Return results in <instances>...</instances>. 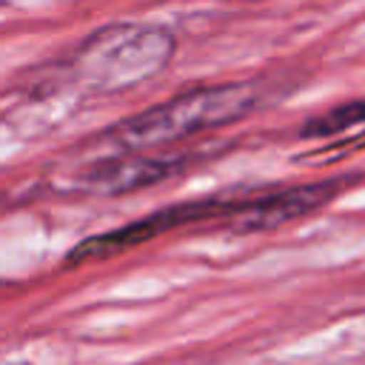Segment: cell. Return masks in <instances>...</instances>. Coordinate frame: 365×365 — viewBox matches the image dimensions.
I'll use <instances>...</instances> for the list:
<instances>
[{"label":"cell","mask_w":365,"mask_h":365,"mask_svg":"<svg viewBox=\"0 0 365 365\" xmlns=\"http://www.w3.org/2000/svg\"><path fill=\"white\" fill-rule=\"evenodd\" d=\"M351 180L354 177H331V180H319V182L288 185V188H277V191L257 194L248 200H237V205L231 208L228 217H222V222L234 234L271 231L291 220H299V217H308V214L325 208L351 185Z\"/></svg>","instance_id":"cell-4"},{"label":"cell","mask_w":365,"mask_h":365,"mask_svg":"<svg viewBox=\"0 0 365 365\" xmlns=\"http://www.w3.org/2000/svg\"><path fill=\"white\" fill-rule=\"evenodd\" d=\"M177 40L163 26L111 23L88 34L63 63V74L91 91H125L157 77L174 57Z\"/></svg>","instance_id":"cell-2"},{"label":"cell","mask_w":365,"mask_h":365,"mask_svg":"<svg viewBox=\"0 0 365 365\" xmlns=\"http://www.w3.org/2000/svg\"><path fill=\"white\" fill-rule=\"evenodd\" d=\"M188 154H168V157H143V154H125V157H108L86 171L77 174L74 185L88 194H128L137 188H148L160 180H168L180 174L188 165Z\"/></svg>","instance_id":"cell-5"},{"label":"cell","mask_w":365,"mask_h":365,"mask_svg":"<svg viewBox=\"0 0 365 365\" xmlns=\"http://www.w3.org/2000/svg\"><path fill=\"white\" fill-rule=\"evenodd\" d=\"M257 100H259V88L254 83H220V86L191 88L128 120L114 123L103 134V140L125 151L157 148L174 140L234 125L254 111Z\"/></svg>","instance_id":"cell-1"},{"label":"cell","mask_w":365,"mask_h":365,"mask_svg":"<svg viewBox=\"0 0 365 365\" xmlns=\"http://www.w3.org/2000/svg\"><path fill=\"white\" fill-rule=\"evenodd\" d=\"M359 123H365V100H348V103H339V106L311 117L299 128V134L302 137H334Z\"/></svg>","instance_id":"cell-6"},{"label":"cell","mask_w":365,"mask_h":365,"mask_svg":"<svg viewBox=\"0 0 365 365\" xmlns=\"http://www.w3.org/2000/svg\"><path fill=\"white\" fill-rule=\"evenodd\" d=\"M237 205V200L231 197H208V200H191V202H174L165 205L160 211H151L134 222H125L123 228L106 231V234H94L83 242H77L68 257L66 265H83V262H97V259H108L117 257L134 245H143L160 234H168L174 228L182 225H194V222H205V220H222L231 214V208Z\"/></svg>","instance_id":"cell-3"}]
</instances>
